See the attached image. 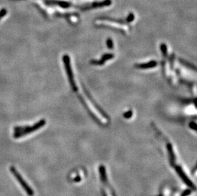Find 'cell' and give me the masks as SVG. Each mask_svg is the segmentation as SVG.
I'll return each instance as SVG.
<instances>
[{"label": "cell", "mask_w": 197, "mask_h": 196, "mask_svg": "<svg viewBox=\"0 0 197 196\" xmlns=\"http://www.w3.org/2000/svg\"><path fill=\"white\" fill-rule=\"evenodd\" d=\"M132 114H133V112L131 110H130L128 112H126L125 114H124V117L126 118H130L131 116H132Z\"/></svg>", "instance_id": "obj_7"}, {"label": "cell", "mask_w": 197, "mask_h": 196, "mask_svg": "<svg viewBox=\"0 0 197 196\" xmlns=\"http://www.w3.org/2000/svg\"><path fill=\"white\" fill-rule=\"evenodd\" d=\"M106 45H107L109 48H110V49H112L113 48L114 43H113V41H112V39L109 38L107 40V41H106Z\"/></svg>", "instance_id": "obj_6"}, {"label": "cell", "mask_w": 197, "mask_h": 196, "mask_svg": "<svg viewBox=\"0 0 197 196\" xmlns=\"http://www.w3.org/2000/svg\"><path fill=\"white\" fill-rule=\"evenodd\" d=\"M46 124V121L44 119H42L38 122L35 123L32 126H22V127H15L14 128L15 134L14 137L15 138H19L24 136L31 134V133L35 132L36 130L41 129Z\"/></svg>", "instance_id": "obj_1"}, {"label": "cell", "mask_w": 197, "mask_h": 196, "mask_svg": "<svg viewBox=\"0 0 197 196\" xmlns=\"http://www.w3.org/2000/svg\"><path fill=\"white\" fill-rule=\"evenodd\" d=\"M134 18H135L134 17V15L133 14H130L128 17V18H127V20L128 22H132L133 20H134Z\"/></svg>", "instance_id": "obj_9"}, {"label": "cell", "mask_w": 197, "mask_h": 196, "mask_svg": "<svg viewBox=\"0 0 197 196\" xmlns=\"http://www.w3.org/2000/svg\"><path fill=\"white\" fill-rule=\"evenodd\" d=\"M7 12L6 9H2L1 11H0V19L3 18L4 16L7 14Z\"/></svg>", "instance_id": "obj_8"}, {"label": "cell", "mask_w": 197, "mask_h": 196, "mask_svg": "<svg viewBox=\"0 0 197 196\" xmlns=\"http://www.w3.org/2000/svg\"><path fill=\"white\" fill-rule=\"evenodd\" d=\"M63 61L64 64H65V69L66 71V74L68 76L69 81H70V84L72 87V88L73 89V90L76 92L77 90V88L75 82V81H74V78H73V75L72 69L71 68V64H70V59L68 55L65 54V55H64L63 56Z\"/></svg>", "instance_id": "obj_3"}, {"label": "cell", "mask_w": 197, "mask_h": 196, "mask_svg": "<svg viewBox=\"0 0 197 196\" xmlns=\"http://www.w3.org/2000/svg\"><path fill=\"white\" fill-rule=\"evenodd\" d=\"M10 170L13 174V175L15 177V178L17 179V180L20 183V186L23 187V188L24 189L26 193L27 194V195L28 196H34L35 192L33 191V190L31 188V187L29 185L28 183L24 180V178L20 175V174L17 171L15 167L14 166H11L10 168Z\"/></svg>", "instance_id": "obj_2"}, {"label": "cell", "mask_w": 197, "mask_h": 196, "mask_svg": "<svg viewBox=\"0 0 197 196\" xmlns=\"http://www.w3.org/2000/svg\"><path fill=\"white\" fill-rule=\"evenodd\" d=\"M114 55L113 54H105V55H104L102 57V61H91V64H94V65H102L105 63V62L106 61H107V60H109V59H112L114 57Z\"/></svg>", "instance_id": "obj_5"}, {"label": "cell", "mask_w": 197, "mask_h": 196, "mask_svg": "<svg viewBox=\"0 0 197 196\" xmlns=\"http://www.w3.org/2000/svg\"><path fill=\"white\" fill-rule=\"evenodd\" d=\"M156 65H157V62L155 61H152L149 62L148 63L136 64L135 66L137 68H138V69H149V68L155 67Z\"/></svg>", "instance_id": "obj_4"}]
</instances>
